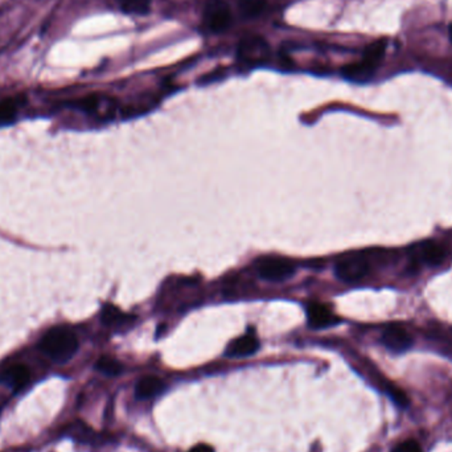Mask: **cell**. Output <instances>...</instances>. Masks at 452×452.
Returning <instances> with one entry per match:
<instances>
[{"label":"cell","instance_id":"10","mask_svg":"<svg viewBox=\"0 0 452 452\" xmlns=\"http://www.w3.org/2000/svg\"><path fill=\"white\" fill-rule=\"evenodd\" d=\"M416 255L423 264L428 266H438L446 258V249L437 242L427 241L419 245V248L416 249Z\"/></svg>","mask_w":452,"mask_h":452},{"label":"cell","instance_id":"23","mask_svg":"<svg viewBox=\"0 0 452 452\" xmlns=\"http://www.w3.org/2000/svg\"><path fill=\"white\" fill-rule=\"evenodd\" d=\"M449 33H450V38H451L452 41V24L450 25V31H449Z\"/></svg>","mask_w":452,"mask_h":452},{"label":"cell","instance_id":"12","mask_svg":"<svg viewBox=\"0 0 452 452\" xmlns=\"http://www.w3.org/2000/svg\"><path fill=\"white\" fill-rule=\"evenodd\" d=\"M134 316L126 315L113 304H106L102 310V322L109 326H122L131 323Z\"/></svg>","mask_w":452,"mask_h":452},{"label":"cell","instance_id":"22","mask_svg":"<svg viewBox=\"0 0 452 452\" xmlns=\"http://www.w3.org/2000/svg\"><path fill=\"white\" fill-rule=\"evenodd\" d=\"M189 452H213V450H212V447H209L206 444H199Z\"/></svg>","mask_w":452,"mask_h":452},{"label":"cell","instance_id":"16","mask_svg":"<svg viewBox=\"0 0 452 452\" xmlns=\"http://www.w3.org/2000/svg\"><path fill=\"white\" fill-rule=\"evenodd\" d=\"M267 0H239V7L241 13L245 17H257L264 13Z\"/></svg>","mask_w":452,"mask_h":452},{"label":"cell","instance_id":"5","mask_svg":"<svg viewBox=\"0 0 452 452\" xmlns=\"http://www.w3.org/2000/svg\"><path fill=\"white\" fill-rule=\"evenodd\" d=\"M370 266L363 257H348L342 258L335 266V274L340 280L353 283L364 279L369 274Z\"/></svg>","mask_w":452,"mask_h":452},{"label":"cell","instance_id":"13","mask_svg":"<svg viewBox=\"0 0 452 452\" xmlns=\"http://www.w3.org/2000/svg\"><path fill=\"white\" fill-rule=\"evenodd\" d=\"M373 72H375V69L372 66H369L368 63H365L364 61L352 63L342 69V75L353 81H365L373 75Z\"/></svg>","mask_w":452,"mask_h":452},{"label":"cell","instance_id":"15","mask_svg":"<svg viewBox=\"0 0 452 452\" xmlns=\"http://www.w3.org/2000/svg\"><path fill=\"white\" fill-rule=\"evenodd\" d=\"M122 11L134 15H146L150 13L151 0H116Z\"/></svg>","mask_w":452,"mask_h":452},{"label":"cell","instance_id":"11","mask_svg":"<svg viewBox=\"0 0 452 452\" xmlns=\"http://www.w3.org/2000/svg\"><path fill=\"white\" fill-rule=\"evenodd\" d=\"M164 390V382L155 376L140 378L135 386V396L138 400H150L160 394Z\"/></svg>","mask_w":452,"mask_h":452},{"label":"cell","instance_id":"18","mask_svg":"<svg viewBox=\"0 0 452 452\" xmlns=\"http://www.w3.org/2000/svg\"><path fill=\"white\" fill-rule=\"evenodd\" d=\"M96 366L106 376H118L122 372V364L110 357H100Z\"/></svg>","mask_w":452,"mask_h":452},{"label":"cell","instance_id":"6","mask_svg":"<svg viewBox=\"0 0 452 452\" xmlns=\"http://www.w3.org/2000/svg\"><path fill=\"white\" fill-rule=\"evenodd\" d=\"M307 320L308 326L314 329H323L340 323L339 317L322 303H311L307 306Z\"/></svg>","mask_w":452,"mask_h":452},{"label":"cell","instance_id":"21","mask_svg":"<svg viewBox=\"0 0 452 452\" xmlns=\"http://www.w3.org/2000/svg\"><path fill=\"white\" fill-rule=\"evenodd\" d=\"M391 452H422V449L416 440L407 439L397 444Z\"/></svg>","mask_w":452,"mask_h":452},{"label":"cell","instance_id":"1","mask_svg":"<svg viewBox=\"0 0 452 452\" xmlns=\"http://www.w3.org/2000/svg\"><path fill=\"white\" fill-rule=\"evenodd\" d=\"M78 339L68 328L50 329L40 341V349L56 363L69 361L78 351Z\"/></svg>","mask_w":452,"mask_h":452},{"label":"cell","instance_id":"3","mask_svg":"<svg viewBox=\"0 0 452 452\" xmlns=\"http://www.w3.org/2000/svg\"><path fill=\"white\" fill-rule=\"evenodd\" d=\"M258 276L266 280L282 282L295 274V264L285 258H264L257 264Z\"/></svg>","mask_w":452,"mask_h":452},{"label":"cell","instance_id":"2","mask_svg":"<svg viewBox=\"0 0 452 452\" xmlns=\"http://www.w3.org/2000/svg\"><path fill=\"white\" fill-rule=\"evenodd\" d=\"M270 47L264 38L259 36H248L242 38L239 45V59L241 63L255 66L269 59Z\"/></svg>","mask_w":452,"mask_h":452},{"label":"cell","instance_id":"9","mask_svg":"<svg viewBox=\"0 0 452 452\" xmlns=\"http://www.w3.org/2000/svg\"><path fill=\"white\" fill-rule=\"evenodd\" d=\"M29 378H31L29 369L22 364L11 365L0 373V382H3L4 385L13 388L16 391L23 389L29 382Z\"/></svg>","mask_w":452,"mask_h":452},{"label":"cell","instance_id":"8","mask_svg":"<svg viewBox=\"0 0 452 452\" xmlns=\"http://www.w3.org/2000/svg\"><path fill=\"white\" fill-rule=\"evenodd\" d=\"M259 349V340L254 332H249L239 339L233 340L226 348L227 357H248Z\"/></svg>","mask_w":452,"mask_h":452},{"label":"cell","instance_id":"4","mask_svg":"<svg viewBox=\"0 0 452 452\" xmlns=\"http://www.w3.org/2000/svg\"><path fill=\"white\" fill-rule=\"evenodd\" d=\"M204 22L212 32H223L232 24V13L224 0H208Z\"/></svg>","mask_w":452,"mask_h":452},{"label":"cell","instance_id":"7","mask_svg":"<svg viewBox=\"0 0 452 452\" xmlns=\"http://www.w3.org/2000/svg\"><path fill=\"white\" fill-rule=\"evenodd\" d=\"M382 342L390 351L405 352L413 345V338L402 326H393L382 333Z\"/></svg>","mask_w":452,"mask_h":452},{"label":"cell","instance_id":"14","mask_svg":"<svg viewBox=\"0 0 452 452\" xmlns=\"http://www.w3.org/2000/svg\"><path fill=\"white\" fill-rule=\"evenodd\" d=\"M385 50H386V44L385 41H376L373 43L372 45H369L366 50H365L364 59L363 61L365 63H368L369 66H372L373 69H376L377 65L381 61V59L384 57V53H385Z\"/></svg>","mask_w":452,"mask_h":452},{"label":"cell","instance_id":"20","mask_svg":"<svg viewBox=\"0 0 452 452\" xmlns=\"http://www.w3.org/2000/svg\"><path fill=\"white\" fill-rule=\"evenodd\" d=\"M388 393H389L390 397H391V400L393 401L396 402L400 407H407L409 406V398H407V396L403 393V390L400 389V388H397V386H394V385H391L390 384L389 386H388Z\"/></svg>","mask_w":452,"mask_h":452},{"label":"cell","instance_id":"19","mask_svg":"<svg viewBox=\"0 0 452 452\" xmlns=\"http://www.w3.org/2000/svg\"><path fill=\"white\" fill-rule=\"evenodd\" d=\"M73 106L78 107L80 110H82L85 113H94V112H97V109L100 106V98L97 96H89L85 98L75 100Z\"/></svg>","mask_w":452,"mask_h":452},{"label":"cell","instance_id":"17","mask_svg":"<svg viewBox=\"0 0 452 452\" xmlns=\"http://www.w3.org/2000/svg\"><path fill=\"white\" fill-rule=\"evenodd\" d=\"M17 103L13 100L0 102V126L10 125L16 118Z\"/></svg>","mask_w":452,"mask_h":452}]
</instances>
